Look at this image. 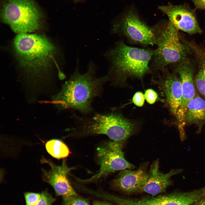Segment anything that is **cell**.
Listing matches in <instances>:
<instances>
[{"mask_svg": "<svg viewBox=\"0 0 205 205\" xmlns=\"http://www.w3.org/2000/svg\"><path fill=\"white\" fill-rule=\"evenodd\" d=\"M96 69L95 63L91 61L87 71L81 73L77 59L74 71L53 98V102L56 106L61 110L75 109L85 114L92 112V101L100 95L103 85L109 80L108 74L97 77Z\"/></svg>", "mask_w": 205, "mask_h": 205, "instance_id": "cell-1", "label": "cell"}, {"mask_svg": "<svg viewBox=\"0 0 205 205\" xmlns=\"http://www.w3.org/2000/svg\"><path fill=\"white\" fill-rule=\"evenodd\" d=\"M154 51L130 46L122 41L117 42L104 54L110 64L108 74L109 80L128 76L142 77L150 71L149 64Z\"/></svg>", "mask_w": 205, "mask_h": 205, "instance_id": "cell-2", "label": "cell"}, {"mask_svg": "<svg viewBox=\"0 0 205 205\" xmlns=\"http://www.w3.org/2000/svg\"><path fill=\"white\" fill-rule=\"evenodd\" d=\"M13 46L20 65L35 71L46 69L54 60L57 52L53 44L40 34H18L14 39Z\"/></svg>", "mask_w": 205, "mask_h": 205, "instance_id": "cell-3", "label": "cell"}, {"mask_svg": "<svg viewBox=\"0 0 205 205\" xmlns=\"http://www.w3.org/2000/svg\"><path fill=\"white\" fill-rule=\"evenodd\" d=\"M157 46L153 56V66L160 69L187 59L191 48L181 42L177 30L169 21L159 23L153 27Z\"/></svg>", "mask_w": 205, "mask_h": 205, "instance_id": "cell-4", "label": "cell"}, {"mask_svg": "<svg viewBox=\"0 0 205 205\" xmlns=\"http://www.w3.org/2000/svg\"><path fill=\"white\" fill-rule=\"evenodd\" d=\"M1 15L3 21L18 34L36 31L42 25L43 14L34 0H5Z\"/></svg>", "mask_w": 205, "mask_h": 205, "instance_id": "cell-5", "label": "cell"}, {"mask_svg": "<svg viewBox=\"0 0 205 205\" xmlns=\"http://www.w3.org/2000/svg\"><path fill=\"white\" fill-rule=\"evenodd\" d=\"M80 125L74 130L85 134H104L113 141L123 142L134 132V123L114 113H96L79 118Z\"/></svg>", "mask_w": 205, "mask_h": 205, "instance_id": "cell-6", "label": "cell"}, {"mask_svg": "<svg viewBox=\"0 0 205 205\" xmlns=\"http://www.w3.org/2000/svg\"><path fill=\"white\" fill-rule=\"evenodd\" d=\"M122 142L112 140L103 144L97 149L100 168L98 172L86 179H78L82 183L92 182L118 171L131 169L135 167L124 158Z\"/></svg>", "mask_w": 205, "mask_h": 205, "instance_id": "cell-7", "label": "cell"}, {"mask_svg": "<svg viewBox=\"0 0 205 205\" xmlns=\"http://www.w3.org/2000/svg\"><path fill=\"white\" fill-rule=\"evenodd\" d=\"M110 32L122 34L134 43L145 45L155 44L153 27L146 24L132 10L113 23Z\"/></svg>", "mask_w": 205, "mask_h": 205, "instance_id": "cell-8", "label": "cell"}, {"mask_svg": "<svg viewBox=\"0 0 205 205\" xmlns=\"http://www.w3.org/2000/svg\"><path fill=\"white\" fill-rule=\"evenodd\" d=\"M41 161L42 163L48 164L50 167L48 171L42 169L43 180L52 186L57 196L63 198L78 195L67 178L70 172L75 168L69 167L65 159L60 166L44 157L42 158Z\"/></svg>", "mask_w": 205, "mask_h": 205, "instance_id": "cell-9", "label": "cell"}, {"mask_svg": "<svg viewBox=\"0 0 205 205\" xmlns=\"http://www.w3.org/2000/svg\"><path fill=\"white\" fill-rule=\"evenodd\" d=\"M159 9L167 15L169 21L177 30L190 34L202 32L195 10L187 5H174L169 4L159 6Z\"/></svg>", "mask_w": 205, "mask_h": 205, "instance_id": "cell-10", "label": "cell"}, {"mask_svg": "<svg viewBox=\"0 0 205 205\" xmlns=\"http://www.w3.org/2000/svg\"><path fill=\"white\" fill-rule=\"evenodd\" d=\"M120 171L112 182L113 188L128 195L142 192L149 176L146 166H142L134 171L125 169Z\"/></svg>", "mask_w": 205, "mask_h": 205, "instance_id": "cell-11", "label": "cell"}, {"mask_svg": "<svg viewBox=\"0 0 205 205\" xmlns=\"http://www.w3.org/2000/svg\"><path fill=\"white\" fill-rule=\"evenodd\" d=\"M177 71L181 81L182 99L181 106L176 117L180 123L183 124L188 104L195 95L194 67L186 59L179 63Z\"/></svg>", "mask_w": 205, "mask_h": 205, "instance_id": "cell-12", "label": "cell"}, {"mask_svg": "<svg viewBox=\"0 0 205 205\" xmlns=\"http://www.w3.org/2000/svg\"><path fill=\"white\" fill-rule=\"evenodd\" d=\"M159 160L157 159L151 166L149 177L142 192L155 196L165 192L171 184V177L182 171L181 169H173L166 173H163L159 171Z\"/></svg>", "mask_w": 205, "mask_h": 205, "instance_id": "cell-13", "label": "cell"}, {"mask_svg": "<svg viewBox=\"0 0 205 205\" xmlns=\"http://www.w3.org/2000/svg\"><path fill=\"white\" fill-rule=\"evenodd\" d=\"M163 84L167 103L171 112L176 116L182 102L181 79L175 75L169 74L165 77Z\"/></svg>", "mask_w": 205, "mask_h": 205, "instance_id": "cell-14", "label": "cell"}, {"mask_svg": "<svg viewBox=\"0 0 205 205\" xmlns=\"http://www.w3.org/2000/svg\"><path fill=\"white\" fill-rule=\"evenodd\" d=\"M205 121V99L196 96L189 102L183 124H196Z\"/></svg>", "mask_w": 205, "mask_h": 205, "instance_id": "cell-15", "label": "cell"}, {"mask_svg": "<svg viewBox=\"0 0 205 205\" xmlns=\"http://www.w3.org/2000/svg\"><path fill=\"white\" fill-rule=\"evenodd\" d=\"M199 62V69L194 79V86L205 99V49L201 48L195 53Z\"/></svg>", "mask_w": 205, "mask_h": 205, "instance_id": "cell-16", "label": "cell"}, {"mask_svg": "<svg viewBox=\"0 0 205 205\" xmlns=\"http://www.w3.org/2000/svg\"><path fill=\"white\" fill-rule=\"evenodd\" d=\"M45 147L48 152L58 159H64L71 153L67 146L58 139H53L48 141L46 143Z\"/></svg>", "mask_w": 205, "mask_h": 205, "instance_id": "cell-17", "label": "cell"}, {"mask_svg": "<svg viewBox=\"0 0 205 205\" xmlns=\"http://www.w3.org/2000/svg\"><path fill=\"white\" fill-rule=\"evenodd\" d=\"M62 198V205H90L86 199L78 195Z\"/></svg>", "mask_w": 205, "mask_h": 205, "instance_id": "cell-18", "label": "cell"}, {"mask_svg": "<svg viewBox=\"0 0 205 205\" xmlns=\"http://www.w3.org/2000/svg\"><path fill=\"white\" fill-rule=\"evenodd\" d=\"M40 199L36 205H53L56 199L47 190L41 193Z\"/></svg>", "mask_w": 205, "mask_h": 205, "instance_id": "cell-19", "label": "cell"}, {"mask_svg": "<svg viewBox=\"0 0 205 205\" xmlns=\"http://www.w3.org/2000/svg\"><path fill=\"white\" fill-rule=\"evenodd\" d=\"M24 195L26 205H36L40 199L41 193L26 192Z\"/></svg>", "mask_w": 205, "mask_h": 205, "instance_id": "cell-20", "label": "cell"}, {"mask_svg": "<svg viewBox=\"0 0 205 205\" xmlns=\"http://www.w3.org/2000/svg\"><path fill=\"white\" fill-rule=\"evenodd\" d=\"M144 95L147 102L150 104L154 103L158 97L157 93L150 89H148L145 91Z\"/></svg>", "mask_w": 205, "mask_h": 205, "instance_id": "cell-21", "label": "cell"}, {"mask_svg": "<svg viewBox=\"0 0 205 205\" xmlns=\"http://www.w3.org/2000/svg\"><path fill=\"white\" fill-rule=\"evenodd\" d=\"M145 98L144 94L140 91L136 92L135 93L132 98V102L136 106L141 107L144 104Z\"/></svg>", "mask_w": 205, "mask_h": 205, "instance_id": "cell-22", "label": "cell"}, {"mask_svg": "<svg viewBox=\"0 0 205 205\" xmlns=\"http://www.w3.org/2000/svg\"><path fill=\"white\" fill-rule=\"evenodd\" d=\"M196 9L205 10V0H192Z\"/></svg>", "mask_w": 205, "mask_h": 205, "instance_id": "cell-23", "label": "cell"}, {"mask_svg": "<svg viewBox=\"0 0 205 205\" xmlns=\"http://www.w3.org/2000/svg\"><path fill=\"white\" fill-rule=\"evenodd\" d=\"M93 205H118L111 202L106 201L96 200L94 201Z\"/></svg>", "mask_w": 205, "mask_h": 205, "instance_id": "cell-24", "label": "cell"}, {"mask_svg": "<svg viewBox=\"0 0 205 205\" xmlns=\"http://www.w3.org/2000/svg\"><path fill=\"white\" fill-rule=\"evenodd\" d=\"M190 205H205V198Z\"/></svg>", "mask_w": 205, "mask_h": 205, "instance_id": "cell-25", "label": "cell"}, {"mask_svg": "<svg viewBox=\"0 0 205 205\" xmlns=\"http://www.w3.org/2000/svg\"><path fill=\"white\" fill-rule=\"evenodd\" d=\"M73 0L75 2H77V1H82L83 0Z\"/></svg>", "mask_w": 205, "mask_h": 205, "instance_id": "cell-26", "label": "cell"}]
</instances>
